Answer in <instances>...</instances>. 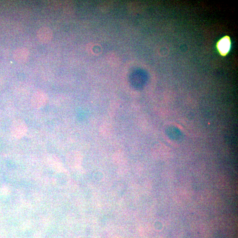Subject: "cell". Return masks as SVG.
I'll list each match as a JSON object with an SVG mask.
<instances>
[{"label": "cell", "mask_w": 238, "mask_h": 238, "mask_svg": "<svg viewBox=\"0 0 238 238\" xmlns=\"http://www.w3.org/2000/svg\"><path fill=\"white\" fill-rule=\"evenodd\" d=\"M27 125L20 119L13 121L10 127V131L13 137L17 139L23 138L27 132Z\"/></svg>", "instance_id": "6da1fadb"}, {"label": "cell", "mask_w": 238, "mask_h": 238, "mask_svg": "<svg viewBox=\"0 0 238 238\" xmlns=\"http://www.w3.org/2000/svg\"><path fill=\"white\" fill-rule=\"evenodd\" d=\"M232 42L228 36H224L220 38L216 44V48L220 55L222 57L227 56L231 50Z\"/></svg>", "instance_id": "7a4b0ae2"}, {"label": "cell", "mask_w": 238, "mask_h": 238, "mask_svg": "<svg viewBox=\"0 0 238 238\" xmlns=\"http://www.w3.org/2000/svg\"><path fill=\"white\" fill-rule=\"evenodd\" d=\"M48 99L47 95L45 92L37 91L33 94L31 99V104L32 106L35 109H40L47 104Z\"/></svg>", "instance_id": "3957f363"}, {"label": "cell", "mask_w": 238, "mask_h": 238, "mask_svg": "<svg viewBox=\"0 0 238 238\" xmlns=\"http://www.w3.org/2000/svg\"><path fill=\"white\" fill-rule=\"evenodd\" d=\"M37 36L39 42L42 44H47L51 42L53 37V33L49 27H42L38 29Z\"/></svg>", "instance_id": "277c9868"}, {"label": "cell", "mask_w": 238, "mask_h": 238, "mask_svg": "<svg viewBox=\"0 0 238 238\" xmlns=\"http://www.w3.org/2000/svg\"><path fill=\"white\" fill-rule=\"evenodd\" d=\"M30 53L29 50L24 47H20L15 49L13 53V58L18 63L26 62L29 58Z\"/></svg>", "instance_id": "5b68a950"}, {"label": "cell", "mask_w": 238, "mask_h": 238, "mask_svg": "<svg viewBox=\"0 0 238 238\" xmlns=\"http://www.w3.org/2000/svg\"><path fill=\"white\" fill-rule=\"evenodd\" d=\"M167 134L169 137L173 140H181L182 134L179 130L175 127H170L167 131Z\"/></svg>", "instance_id": "8992f818"}]
</instances>
